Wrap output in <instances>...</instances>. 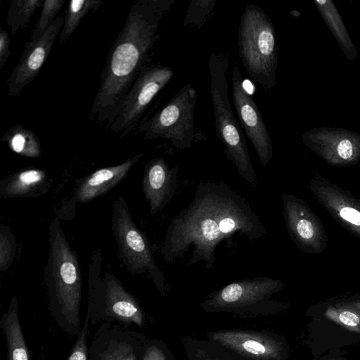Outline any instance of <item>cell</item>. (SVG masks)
Masks as SVG:
<instances>
[{
  "label": "cell",
  "mask_w": 360,
  "mask_h": 360,
  "mask_svg": "<svg viewBox=\"0 0 360 360\" xmlns=\"http://www.w3.org/2000/svg\"><path fill=\"white\" fill-rule=\"evenodd\" d=\"M90 325L89 314L86 312L82 328L77 335L75 345L66 360H88L87 334ZM40 360H45L44 354L41 350Z\"/></svg>",
  "instance_id": "d4e9b609"
},
{
  "label": "cell",
  "mask_w": 360,
  "mask_h": 360,
  "mask_svg": "<svg viewBox=\"0 0 360 360\" xmlns=\"http://www.w3.org/2000/svg\"><path fill=\"white\" fill-rule=\"evenodd\" d=\"M148 340L129 327L102 323L92 337L88 360H143Z\"/></svg>",
  "instance_id": "30bf717a"
},
{
  "label": "cell",
  "mask_w": 360,
  "mask_h": 360,
  "mask_svg": "<svg viewBox=\"0 0 360 360\" xmlns=\"http://www.w3.org/2000/svg\"><path fill=\"white\" fill-rule=\"evenodd\" d=\"M210 338L229 351L252 360H278L282 349L276 338L259 332L217 331L212 333Z\"/></svg>",
  "instance_id": "5bb4252c"
},
{
  "label": "cell",
  "mask_w": 360,
  "mask_h": 360,
  "mask_svg": "<svg viewBox=\"0 0 360 360\" xmlns=\"http://www.w3.org/2000/svg\"><path fill=\"white\" fill-rule=\"evenodd\" d=\"M10 43L8 32L3 29H0V70L6 64L8 57L10 56Z\"/></svg>",
  "instance_id": "4316f807"
},
{
  "label": "cell",
  "mask_w": 360,
  "mask_h": 360,
  "mask_svg": "<svg viewBox=\"0 0 360 360\" xmlns=\"http://www.w3.org/2000/svg\"><path fill=\"white\" fill-rule=\"evenodd\" d=\"M99 0H72L65 11V22L59 41L64 42L79 26L81 20L91 11L96 10L102 4Z\"/></svg>",
  "instance_id": "ffe728a7"
},
{
  "label": "cell",
  "mask_w": 360,
  "mask_h": 360,
  "mask_svg": "<svg viewBox=\"0 0 360 360\" xmlns=\"http://www.w3.org/2000/svg\"><path fill=\"white\" fill-rule=\"evenodd\" d=\"M111 224L119 258L127 271L133 275L148 273L159 292L165 296V276L155 261L146 236L135 224L122 196L112 204Z\"/></svg>",
  "instance_id": "52a82bcc"
},
{
  "label": "cell",
  "mask_w": 360,
  "mask_h": 360,
  "mask_svg": "<svg viewBox=\"0 0 360 360\" xmlns=\"http://www.w3.org/2000/svg\"><path fill=\"white\" fill-rule=\"evenodd\" d=\"M1 140L20 155L31 158L41 155L40 141L36 134L20 124L12 127L3 135Z\"/></svg>",
  "instance_id": "d6986e66"
},
{
  "label": "cell",
  "mask_w": 360,
  "mask_h": 360,
  "mask_svg": "<svg viewBox=\"0 0 360 360\" xmlns=\"http://www.w3.org/2000/svg\"><path fill=\"white\" fill-rule=\"evenodd\" d=\"M0 328L5 335L8 360H30L23 331L19 319L18 298L14 295L8 310L0 321Z\"/></svg>",
  "instance_id": "ac0fdd59"
},
{
  "label": "cell",
  "mask_w": 360,
  "mask_h": 360,
  "mask_svg": "<svg viewBox=\"0 0 360 360\" xmlns=\"http://www.w3.org/2000/svg\"><path fill=\"white\" fill-rule=\"evenodd\" d=\"M197 91L185 84L167 103L138 128L144 139L162 138L179 149L191 148L195 139L194 115Z\"/></svg>",
  "instance_id": "ba28073f"
},
{
  "label": "cell",
  "mask_w": 360,
  "mask_h": 360,
  "mask_svg": "<svg viewBox=\"0 0 360 360\" xmlns=\"http://www.w3.org/2000/svg\"><path fill=\"white\" fill-rule=\"evenodd\" d=\"M215 4L216 0L192 1L184 20V25L201 28L209 18Z\"/></svg>",
  "instance_id": "603a6c76"
},
{
  "label": "cell",
  "mask_w": 360,
  "mask_h": 360,
  "mask_svg": "<svg viewBox=\"0 0 360 360\" xmlns=\"http://www.w3.org/2000/svg\"><path fill=\"white\" fill-rule=\"evenodd\" d=\"M143 360H173L172 353L166 345L158 340H149Z\"/></svg>",
  "instance_id": "484cf974"
},
{
  "label": "cell",
  "mask_w": 360,
  "mask_h": 360,
  "mask_svg": "<svg viewBox=\"0 0 360 360\" xmlns=\"http://www.w3.org/2000/svg\"><path fill=\"white\" fill-rule=\"evenodd\" d=\"M65 17L56 18L44 34L34 44L26 42L18 65L11 72L7 84L11 97L18 96L25 86L32 82L45 63L57 36L63 28Z\"/></svg>",
  "instance_id": "4fadbf2b"
},
{
  "label": "cell",
  "mask_w": 360,
  "mask_h": 360,
  "mask_svg": "<svg viewBox=\"0 0 360 360\" xmlns=\"http://www.w3.org/2000/svg\"><path fill=\"white\" fill-rule=\"evenodd\" d=\"M179 166L170 167L162 158L148 161L144 167L142 188L150 214L161 212L171 201L178 187Z\"/></svg>",
  "instance_id": "9a60e30c"
},
{
  "label": "cell",
  "mask_w": 360,
  "mask_h": 360,
  "mask_svg": "<svg viewBox=\"0 0 360 360\" xmlns=\"http://www.w3.org/2000/svg\"><path fill=\"white\" fill-rule=\"evenodd\" d=\"M235 233L254 240L266 231L250 204L229 185L200 181L192 201L170 221L160 253L166 263H172L191 249L188 264L203 262L209 270L219 244Z\"/></svg>",
  "instance_id": "6da1fadb"
},
{
  "label": "cell",
  "mask_w": 360,
  "mask_h": 360,
  "mask_svg": "<svg viewBox=\"0 0 360 360\" xmlns=\"http://www.w3.org/2000/svg\"><path fill=\"white\" fill-rule=\"evenodd\" d=\"M49 250L44 283L49 314L63 331L76 336L80 332L82 275L77 252L65 238L58 217L49 224Z\"/></svg>",
  "instance_id": "3957f363"
},
{
  "label": "cell",
  "mask_w": 360,
  "mask_h": 360,
  "mask_svg": "<svg viewBox=\"0 0 360 360\" xmlns=\"http://www.w3.org/2000/svg\"><path fill=\"white\" fill-rule=\"evenodd\" d=\"M65 0H44L41 12L37 21L28 44H34L47 31L56 20L55 17L62 8Z\"/></svg>",
  "instance_id": "7402d4cb"
},
{
  "label": "cell",
  "mask_w": 360,
  "mask_h": 360,
  "mask_svg": "<svg viewBox=\"0 0 360 360\" xmlns=\"http://www.w3.org/2000/svg\"><path fill=\"white\" fill-rule=\"evenodd\" d=\"M340 214L344 219L355 225H360V212L356 210L345 207L341 210Z\"/></svg>",
  "instance_id": "f1b7e54d"
},
{
  "label": "cell",
  "mask_w": 360,
  "mask_h": 360,
  "mask_svg": "<svg viewBox=\"0 0 360 360\" xmlns=\"http://www.w3.org/2000/svg\"><path fill=\"white\" fill-rule=\"evenodd\" d=\"M175 0H136L112 44L91 109V117L112 123L117 110L151 60L161 20Z\"/></svg>",
  "instance_id": "7a4b0ae2"
},
{
  "label": "cell",
  "mask_w": 360,
  "mask_h": 360,
  "mask_svg": "<svg viewBox=\"0 0 360 360\" xmlns=\"http://www.w3.org/2000/svg\"><path fill=\"white\" fill-rule=\"evenodd\" d=\"M296 230L297 234L304 239H310L314 235V228L311 223L304 219L297 221Z\"/></svg>",
  "instance_id": "83f0119b"
},
{
  "label": "cell",
  "mask_w": 360,
  "mask_h": 360,
  "mask_svg": "<svg viewBox=\"0 0 360 360\" xmlns=\"http://www.w3.org/2000/svg\"><path fill=\"white\" fill-rule=\"evenodd\" d=\"M227 53H212L209 57L210 90L214 110L215 129L224 146L228 160L235 165L238 173L252 186L257 185V177L248 153L241 127L236 120L229 98Z\"/></svg>",
  "instance_id": "277c9868"
},
{
  "label": "cell",
  "mask_w": 360,
  "mask_h": 360,
  "mask_svg": "<svg viewBox=\"0 0 360 360\" xmlns=\"http://www.w3.org/2000/svg\"><path fill=\"white\" fill-rule=\"evenodd\" d=\"M143 155L137 154L124 162L99 169L86 176L75 190L74 202H88L104 195L123 180L133 165Z\"/></svg>",
  "instance_id": "2e32d148"
},
{
  "label": "cell",
  "mask_w": 360,
  "mask_h": 360,
  "mask_svg": "<svg viewBox=\"0 0 360 360\" xmlns=\"http://www.w3.org/2000/svg\"><path fill=\"white\" fill-rule=\"evenodd\" d=\"M317 2L319 4H324L326 2V1L325 0H323V1L317 0Z\"/></svg>",
  "instance_id": "1f68e13d"
},
{
  "label": "cell",
  "mask_w": 360,
  "mask_h": 360,
  "mask_svg": "<svg viewBox=\"0 0 360 360\" xmlns=\"http://www.w3.org/2000/svg\"><path fill=\"white\" fill-rule=\"evenodd\" d=\"M280 285L278 280L267 276L239 280L213 292L202 306L210 311L233 310L267 303Z\"/></svg>",
  "instance_id": "7c38bea8"
},
{
  "label": "cell",
  "mask_w": 360,
  "mask_h": 360,
  "mask_svg": "<svg viewBox=\"0 0 360 360\" xmlns=\"http://www.w3.org/2000/svg\"><path fill=\"white\" fill-rule=\"evenodd\" d=\"M172 68L160 64L146 67L122 98L109 126L112 132L127 134L135 128L155 96L171 80Z\"/></svg>",
  "instance_id": "9c48e42d"
},
{
  "label": "cell",
  "mask_w": 360,
  "mask_h": 360,
  "mask_svg": "<svg viewBox=\"0 0 360 360\" xmlns=\"http://www.w3.org/2000/svg\"><path fill=\"white\" fill-rule=\"evenodd\" d=\"M43 0H13L8 12L7 25L11 34L26 27L35 11L42 6Z\"/></svg>",
  "instance_id": "44dd1931"
},
{
  "label": "cell",
  "mask_w": 360,
  "mask_h": 360,
  "mask_svg": "<svg viewBox=\"0 0 360 360\" xmlns=\"http://www.w3.org/2000/svg\"><path fill=\"white\" fill-rule=\"evenodd\" d=\"M51 182L46 170L29 168L18 171L0 181L3 198L37 197L47 193Z\"/></svg>",
  "instance_id": "e0dca14e"
},
{
  "label": "cell",
  "mask_w": 360,
  "mask_h": 360,
  "mask_svg": "<svg viewBox=\"0 0 360 360\" xmlns=\"http://www.w3.org/2000/svg\"><path fill=\"white\" fill-rule=\"evenodd\" d=\"M16 240L8 227L0 226V271H6L12 264L16 252Z\"/></svg>",
  "instance_id": "cb8c5ba5"
},
{
  "label": "cell",
  "mask_w": 360,
  "mask_h": 360,
  "mask_svg": "<svg viewBox=\"0 0 360 360\" xmlns=\"http://www.w3.org/2000/svg\"><path fill=\"white\" fill-rule=\"evenodd\" d=\"M232 96L238 122L265 167L273 155L270 134L252 95L247 91L236 62L232 71Z\"/></svg>",
  "instance_id": "8fae6325"
},
{
  "label": "cell",
  "mask_w": 360,
  "mask_h": 360,
  "mask_svg": "<svg viewBox=\"0 0 360 360\" xmlns=\"http://www.w3.org/2000/svg\"><path fill=\"white\" fill-rule=\"evenodd\" d=\"M103 258L95 250L89 264L87 311L90 323H113L139 328L145 325L143 311L135 297L129 292L111 272L103 271Z\"/></svg>",
  "instance_id": "5b68a950"
},
{
  "label": "cell",
  "mask_w": 360,
  "mask_h": 360,
  "mask_svg": "<svg viewBox=\"0 0 360 360\" xmlns=\"http://www.w3.org/2000/svg\"><path fill=\"white\" fill-rule=\"evenodd\" d=\"M238 46L250 78L264 91H270L276 84V38L270 18L257 5L248 4L241 15Z\"/></svg>",
  "instance_id": "8992f818"
},
{
  "label": "cell",
  "mask_w": 360,
  "mask_h": 360,
  "mask_svg": "<svg viewBox=\"0 0 360 360\" xmlns=\"http://www.w3.org/2000/svg\"><path fill=\"white\" fill-rule=\"evenodd\" d=\"M338 153L343 159H347L352 154V145L347 139L342 140L338 146Z\"/></svg>",
  "instance_id": "4dcf8cb0"
},
{
  "label": "cell",
  "mask_w": 360,
  "mask_h": 360,
  "mask_svg": "<svg viewBox=\"0 0 360 360\" xmlns=\"http://www.w3.org/2000/svg\"><path fill=\"white\" fill-rule=\"evenodd\" d=\"M338 319L343 324L354 327L359 324L360 319L357 315L349 311H342L339 314Z\"/></svg>",
  "instance_id": "f546056e"
}]
</instances>
